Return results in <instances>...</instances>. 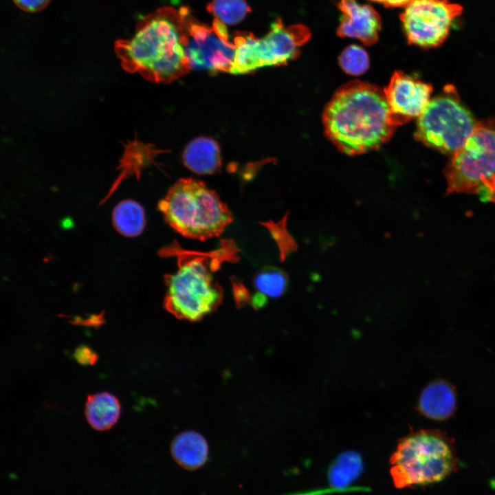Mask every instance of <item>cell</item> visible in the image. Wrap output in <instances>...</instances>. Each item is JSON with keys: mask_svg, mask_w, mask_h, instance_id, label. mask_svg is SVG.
Masks as SVG:
<instances>
[{"mask_svg": "<svg viewBox=\"0 0 495 495\" xmlns=\"http://www.w3.org/2000/svg\"><path fill=\"white\" fill-rule=\"evenodd\" d=\"M324 131L342 153L355 155L379 148L394 134L384 90L360 80L339 88L322 115Z\"/></svg>", "mask_w": 495, "mask_h": 495, "instance_id": "cell-1", "label": "cell"}, {"mask_svg": "<svg viewBox=\"0 0 495 495\" xmlns=\"http://www.w3.org/2000/svg\"><path fill=\"white\" fill-rule=\"evenodd\" d=\"M182 8H159L144 17L135 34L118 41L116 52L127 69L157 82H170L191 70L182 43Z\"/></svg>", "mask_w": 495, "mask_h": 495, "instance_id": "cell-2", "label": "cell"}, {"mask_svg": "<svg viewBox=\"0 0 495 495\" xmlns=\"http://www.w3.org/2000/svg\"><path fill=\"white\" fill-rule=\"evenodd\" d=\"M21 10L28 12H37L45 8L50 0H12Z\"/></svg>", "mask_w": 495, "mask_h": 495, "instance_id": "cell-25", "label": "cell"}, {"mask_svg": "<svg viewBox=\"0 0 495 495\" xmlns=\"http://www.w3.org/2000/svg\"><path fill=\"white\" fill-rule=\"evenodd\" d=\"M338 63L342 69L352 76L364 74L369 67V56L360 45H351L341 52Z\"/></svg>", "mask_w": 495, "mask_h": 495, "instance_id": "cell-21", "label": "cell"}, {"mask_svg": "<svg viewBox=\"0 0 495 495\" xmlns=\"http://www.w3.org/2000/svg\"><path fill=\"white\" fill-rule=\"evenodd\" d=\"M85 412L88 423L94 429L107 430L118 421L120 415V404L111 393H98L87 396Z\"/></svg>", "mask_w": 495, "mask_h": 495, "instance_id": "cell-16", "label": "cell"}, {"mask_svg": "<svg viewBox=\"0 0 495 495\" xmlns=\"http://www.w3.org/2000/svg\"><path fill=\"white\" fill-rule=\"evenodd\" d=\"M390 463L393 483L399 489L441 481L456 470L458 463L452 440L436 430L403 439Z\"/></svg>", "mask_w": 495, "mask_h": 495, "instance_id": "cell-4", "label": "cell"}, {"mask_svg": "<svg viewBox=\"0 0 495 495\" xmlns=\"http://www.w3.org/2000/svg\"><path fill=\"white\" fill-rule=\"evenodd\" d=\"M477 195L483 201L495 203V175L483 182Z\"/></svg>", "mask_w": 495, "mask_h": 495, "instance_id": "cell-24", "label": "cell"}, {"mask_svg": "<svg viewBox=\"0 0 495 495\" xmlns=\"http://www.w3.org/2000/svg\"><path fill=\"white\" fill-rule=\"evenodd\" d=\"M257 293L266 298H278L284 294L288 285L287 274L281 270L267 267L259 270L254 278Z\"/></svg>", "mask_w": 495, "mask_h": 495, "instance_id": "cell-19", "label": "cell"}, {"mask_svg": "<svg viewBox=\"0 0 495 495\" xmlns=\"http://www.w3.org/2000/svg\"><path fill=\"white\" fill-rule=\"evenodd\" d=\"M390 118L398 126L419 118L428 103L432 87L403 72H395L384 89Z\"/></svg>", "mask_w": 495, "mask_h": 495, "instance_id": "cell-11", "label": "cell"}, {"mask_svg": "<svg viewBox=\"0 0 495 495\" xmlns=\"http://www.w3.org/2000/svg\"><path fill=\"white\" fill-rule=\"evenodd\" d=\"M476 124L454 87L448 85L418 118L415 138L428 147L452 155L463 146Z\"/></svg>", "mask_w": 495, "mask_h": 495, "instance_id": "cell-7", "label": "cell"}, {"mask_svg": "<svg viewBox=\"0 0 495 495\" xmlns=\"http://www.w3.org/2000/svg\"><path fill=\"white\" fill-rule=\"evenodd\" d=\"M182 158L189 170L199 175L212 174L221 164L217 143L206 137L197 138L189 142L184 151Z\"/></svg>", "mask_w": 495, "mask_h": 495, "instance_id": "cell-14", "label": "cell"}, {"mask_svg": "<svg viewBox=\"0 0 495 495\" xmlns=\"http://www.w3.org/2000/svg\"><path fill=\"white\" fill-rule=\"evenodd\" d=\"M421 411L433 419H443L454 412L456 397L452 387L442 381L427 386L422 391L419 403Z\"/></svg>", "mask_w": 495, "mask_h": 495, "instance_id": "cell-15", "label": "cell"}, {"mask_svg": "<svg viewBox=\"0 0 495 495\" xmlns=\"http://www.w3.org/2000/svg\"><path fill=\"white\" fill-rule=\"evenodd\" d=\"M443 173L447 194H477L483 182L495 175V118L476 122Z\"/></svg>", "mask_w": 495, "mask_h": 495, "instance_id": "cell-8", "label": "cell"}, {"mask_svg": "<svg viewBox=\"0 0 495 495\" xmlns=\"http://www.w3.org/2000/svg\"><path fill=\"white\" fill-rule=\"evenodd\" d=\"M338 7L342 13L336 32L338 36L357 38L366 45H371L378 40L381 18L372 6L355 0H340Z\"/></svg>", "mask_w": 495, "mask_h": 495, "instance_id": "cell-12", "label": "cell"}, {"mask_svg": "<svg viewBox=\"0 0 495 495\" xmlns=\"http://www.w3.org/2000/svg\"><path fill=\"white\" fill-rule=\"evenodd\" d=\"M73 358L82 365H93L98 360V354L89 346L82 344L76 348Z\"/></svg>", "mask_w": 495, "mask_h": 495, "instance_id": "cell-23", "label": "cell"}, {"mask_svg": "<svg viewBox=\"0 0 495 495\" xmlns=\"http://www.w3.org/2000/svg\"><path fill=\"white\" fill-rule=\"evenodd\" d=\"M372 1L380 3L388 7H402L406 6L412 0H371Z\"/></svg>", "mask_w": 495, "mask_h": 495, "instance_id": "cell-26", "label": "cell"}, {"mask_svg": "<svg viewBox=\"0 0 495 495\" xmlns=\"http://www.w3.org/2000/svg\"><path fill=\"white\" fill-rule=\"evenodd\" d=\"M311 37L302 24L285 26L280 19L271 25L263 37L240 32L233 38L235 53L228 73L243 74L264 67L280 66L296 58L301 46Z\"/></svg>", "mask_w": 495, "mask_h": 495, "instance_id": "cell-6", "label": "cell"}, {"mask_svg": "<svg viewBox=\"0 0 495 495\" xmlns=\"http://www.w3.org/2000/svg\"><path fill=\"white\" fill-rule=\"evenodd\" d=\"M287 214L278 223L270 225L272 234L279 247L281 260H284L289 254L298 249L296 241L287 230Z\"/></svg>", "mask_w": 495, "mask_h": 495, "instance_id": "cell-22", "label": "cell"}, {"mask_svg": "<svg viewBox=\"0 0 495 495\" xmlns=\"http://www.w3.org/2000/svg\"><path fill=\"white\" fill-rule=\"evenodd\" d=\"M165 308L180 319H201L214 311L223 298L222 289L202 257L182 260L177 270L165 276Z\"/></svg>", "mask_w": 495, "mask_h": 495, "instance_id": "cell-5", "label": "cell"}, {"mask_svg": "<svg viewBox=\"0 0 495 495\" xmlns=\"http://www.w3.org/2000/svg\"><path fill=\"white\" fill-rule=\"evenodd\" d=\"M171 454L181 467L195 470L202 467L208 458V444L206 439L195 431L177 434L170 445Z\"/></svg>", "mask_w": 495, "mask_h": 495, "instance_id": "cell-13", "label": "cell"}, {"mask_svg": "<svg viewBox=\"0 0 495 495\" xmlns=\"http://www.w3.org/2000/svg\"><path fill=\"white\" fill-rule=\"evenodd\" d=\"M182 10V43L191 69L228 73L235 45L230 41L226 25L214 19L212 25L207 26L195 20L187 8Z\"/></svg>", "mask_w": 495, "mask_h": 495, "instance_id": "cell-9", "label": "cell"}, {"mask_svg": "<svg viewBox=\"0 0 495 495\" xmlns=\"http://www.w3.org/2000/svg\"><path fill=\"white\" fill-rule=\"evenodd\" d=\"M112 223L120 234L127 237L138 236L142 233L146 225L144 209L134 200L124 199L113 209Z\"/></svg>", "mask_w": 495, "mask_h": 495, "instance_id": "cell-17", "label": "cell"}, {"mask_svg": "<svg viewBox=\"0 0 495 495\" xmlns=\"http://www.w3.org/2000/svg\"><path fill=\"white\" fill-rule=\"evenodd\" d=\"M157 208L176 232L200 241L219 236L232 221L230 211L218 195L192 178L177 181Z\"/></svg>", "mask_w": 495, "mask_h": 495, "instance_id": "cell-3", "label": "cell"}, {"mask_svg": "<svg viewBox=\"0 0 495 495\" xmlns=\"http://www.w3.org/2000/svg\"><path fill=\"white\" fill-rule=\"evenodd\" d=\"M462 10L448 0H412L400 15L408 43L422 48L439 46Z\"/></svg>", "mask_w": 495, "mask_h": 495, "instance_id": "cell-10", "label": "cell"}, {"mask_svg": "<svg viewBox=\"0 0 495 495\" xmlns=\"http://www.w3.org/2000/svg\"><path fill=\"white\" fill-rule=\"evenodd\" d=\"M207 10L214 19L229 25L239 23L251 11L245 0H212Z\"/></svg>", "mask_w": 495, "mask_h": 495, "instance_id": "cell-20", "label": "cell"}, {"mask_svg": "<svg viewBox=\"0 0 495 495\" xmlns=\"http://www.w3.org/2000/svg\"><path fill=\"white\" fill-rule=\"evenodd\" d=\"M362 468V460L359 454L354 451L344 452L329 468V483L335 488H344L358 477Z\"/></svg>", "mask_w": 495, "mask_h": 495, "instance_id": "cell-18", "label": "cell"}]
</instances>
